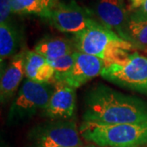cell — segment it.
Masks as SVG:
<instances>
[{"label":"cell","mask_w":147,"mask_h":147,"mask_svg":"<svg viewBox=\"0 0 147 147\" xmlns=\"http://www.w3.org/2000/svg\"><path fill=\"white\" fill-rule=\"evenodd\" d=\"M84 122L100 124L147 123V102L104 84L90 89L84 99Z\"/></svg>","instance_id":"obj_1"},{"label":"cell","mask_w":147,"mask_h":147,"mask_svg":"<svg viewBox=\"0 0 147 147\" xmlns=\"http://www.w3.org/2000/svg\"><path fill=\"white\" fill-rule=\"evenodd\" d=\"M72 41L78 52L99 57L105 62V67L123 61L135 49L131 42L99 22L74 34Z\"/></svg>","instance_id":"obj_2"},{"label":"cell","mask_w":147,"mask_h":147,"mask_svg":"<svg viewBox=\"0 0 147 147\" xmlns=\"http://www.w3.org/2000/svg\"><path fill=\"white\" fill-rule=\"evenodd\" d=\"M80 133L100 147H141L147 145V123L100 124L84 122Z\"/></svg>","instance_id":"obj_3"},{"label":"cell","mask_w":147,"mask_h":147,"mask_svg":"<svg viewBox=\"0 0 147 147\" xmlns=\"http://www.w3.org/2000/svg\"><path fill=\"white\" fill-rule=\"evenodd\" d=\"M55 90V85L42 84L30 79L24 80L16 98L11 105L7 123L16 124L35 115L39 110L47 108Z\"/></svg>","instance_id":"obj_4"},{"label":"cell","mask_w":147,"mask_h":147,"mask_svg":"<svg viewBox=\"0 0 147 147\" xmlns=\"http://www.w3.org/2000/svg\"><path fill=\"white\" fill-rule=\"evenodd\" d=\"M105 80L123 88L147 96V57L132 53L120 63L105 67L100 74Z\"/></svg>","instance_id":"obj_5"},{"label":"cell","mask_w":147,"mask_h":147,"mask_svg":"<svg viewBox=\"0 0 147 147\" xmlns=\"http://www.w3.org/2000/svg\"><path fill=\"white\" fill-rule=\"evenodd\" d=\"M30 147H81L83 142L72 120H53L39 123L28 133Z\"/></svg>","instance_id":"obj_6"},{"label":"cell","mask_w":147,"mask_h":147,"mask_svg":"<svg viewBox=\"0 0 147 147\" xmlns=\"http://www.w3.org/2000/svg\"><path fill=\"white\" fill-rule=\"evenodd\" d=\"M47 19L57 30L74 35L97 23L91 18L89 11L78 5L74 0L69 3L59 2Z\"/></svg>","instance_id":"obj_7"},{"label":"cell","mask_w":147,"mask_h":147,"mask_svg":"<svg viewBox=\"0 0 147 147\" xmlns=\"http://www.w3.org/2000/svg\"><path fill=\"white\" fill-rule=\"evenodd\" d=\"M105 67L103 60L77 51L76 60L73 68L56 84H64L75 89L101 74Z\"/></svg>","instance_id":"obj_8"},{"label":"cell","mask_w":147,"mask_h":147,"mask_svg":"<svg viewBox=\"0 0 147 147\" xmlns=\"http://www.w3.org/2000/svg\"><path fill=\"white\" fill-rule=\"evenodd\" d=\"M94 11L102 26L129 42L127 35L129 15L122 4V0H98Z\"/></svg>","instance_id":"obj_9"},{"label":"cell","mask_w":147,"mask_h":147,"mask_svg":"<svg viewBox=\"0 0 147 147\" xmlns=\"http://www.w3.org/2000/svg\"><path fill=\"white\" fill-rule=\"evenodd\" d=\"M76 95L74 88L64 84H56L43 115L53 120H66L73 116Z\"/></svg>","instance_id":"obj_10"},{"label":"cell","mask_w":147,"mask_h":147,"mask_svg":"<svg viewBox=\"0 0 147 147\" xmlns=\"http://www.w3.org/2000/svg\"><path fill=\"white\" fill-rule=\"evenodd\" d=\"M28 51L22 48L12 57L10 63L4 69L1 75L0 99L4 104L12 98L22 81L25 74V65Z\"/></svg>","instance_id":"obj_11"},{"label":"cell","mask_w":147,"mask_h":147,"mask_svg":"<svg viewBox=\"0 0 147 147\" xmlns=\"http://www.w3.org/2000/svg\"><path fill=\"white\" fill-rule=\"evenodd\" d=\"M25 74L27 79L34 82L54 84V69L46 58L34 50L27 53Z\"/></svg>","instance_id":"obj_12"},{"label":"cell","mask_w":147,"mask_h":147,"mask_svg":"<svg viewBox=\"0 0 147 147\" xmlns=\"http://www.w3.org/2000/svg\"><path fill=\"white\" fill-rule=\"evenodd\" d=\"M34 51L43 56L48 61H53L77 50L72 40L61 37H46L37 42Z\"/></svg>","instance_id":"obj_13"},{"label":"cell","mask_w":147,"mask_h":147,"mask_svg":"<svg viewBox=\"0 0 147 147\" xmlns=\"http://www.w3.org/2000/svg\"><path fill=\"white\" fill-rule=\"evenodd\" d=\"M21 42V34L10 21L0 24V61L14 57Z\"/></svg>","instance_id":"obj_14"},{"label":"cell","mask_w":147,"mask_h":147,"mask_svg":"<svg viewBox=\"0 0 147 147\" xmlns=\"http://www.w3.org/2000/svg\"><path fill=\"white\" fill-rule=\"evenodd\" d=\"M128 41L135 48L147 52V19L129 15L127 24Z\"/></svg>","instance_id":"obj_15"},{"label":"cell","mask_w":147,"mask_h":147,"mask_svg":"<svg viewBox=\"0 0 147 147\" xmlns=\"http://www.w3.org/2000/svg\"><path fill=\"white\" fill-rule=\"evenodd\" d=\"M12 13L18 15L35 14L42 16L41 0H11Z\"/></svg>","instance_id":"obj_16"},{"label":"cell","mask_w":147,"mask_h":147,"mask_svg":"<svg viewBox=\"0 0 147 147\" xmlns=\"http://www.w3.org/2000/svg\"><path fill=\"white\" fill-rule=\"evenodd\" d=\"M76 53H77V51L67 54L57 60L49 61V63L51 64V65L55 70L54 84L73 68L75 60H76Z\"/></svg>","instance_id":"obj_17"},{"label":"cell","mask_w":147,"mask_h":147,"mask_svg":"<svg viewBox=\"0 0 147 147\" xmlns=\"http://www.w3.org/2000/svg\"><path fill=\"white\" fill-rule=\"evenodd\" d=\"M12 13L11 0H0V24L9 21Z\"/></svg>","instance_id":"obj_18"},{"label":"cell","mask_w":147,"mask_h":147,"mask_svg":"<svg viewBox=\"0 0 147 147\" xmlns=\"http://www.w3.org/2000/svg\"><path fill=\"white\" fill-rule=\"evenodd\" d=\"M41 3H42V10H43L42 17L48 18L52 11L59 3V0H41Z\"/></svg>","instance_id":"obj_19"},{"label":"cell","mask_w":147,"mask_h":147,"mask_svg":"<svg viewBox=\"0 0 147 147\" xmlns=\"http://www.w3.org/2000/svg\"><path fill=\"white\" fill-rule=\"evenodd\" d=\"M133 14L137 17L143 18V19H147V0L144 2V3L142 6L137 10L135 12H133Z\"/></svg>","instance_id":"obj_20"},{"label":"cell","mask_w":147,"mask_h":147,"mask_svg":"<svg viewBox=\"0 0 147 147\" xmlns=\"http://www.w3.org/2000/svg\"><path fill=\"white\" fill-rule=\"evenodd\" d=\"M145 1L146 0H130V2H131V9L138 10L142 7V4L144 3Z\"/></svg>","instance_id":"obj_21"},{"label":"cell","mask_w":147,"mask_h":147,"mask_svg":"<svg viewBox=\"0 0 147 147\" xmlns=\"http://www.w3.org/2000/svg\"><path fill=\"white\" fill-rule=\"evenodd\" d=\"M85 147H96L95 146H85Z\"/></svg>","instance_id":"obj_22"}]
</instances>
